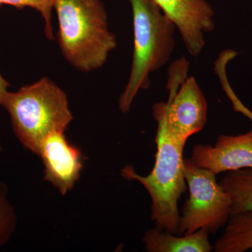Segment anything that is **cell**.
I'll list each match as a JSON object with an SVG mask.
<instances>
[{"mask_svg": "<svg viewBox=\"0 0 252 252\" xmlns=\"http://www.w3.org/2000/svg\"><path fill=\"white\" fill-rule=\"evenodd\" d=\"M59 20V44L68 63L89 72L105 64L117 45L100 0H54Z\"/></svg>", "mask_w": 252, "mask_h": 252, "instance_id": "cell-1", "label": "cell"}, {"mask_svg": "<svg viewBox=\"0 0 252 252\" xmlns=\"http://www.w3.org/2000/svg\"><path fill=\"white\" fill-rule=\"evenodd\" d=\"M134 47L130 77L119 100L123 113L129 112L139 91L149 89L150 74L165 66L175 48V24L154 0H130Z\"/></svg>", "mask_w": 252, "mask_h": 252, "instance_id": "cell-2", "label": "cell"}, {"mask_svg": "<svg viewBox=\"0 0 252 252\" xmlns=\"http://www.w3.org/2000/svg\"><path fill=\"white\" fill-rule=\"evenodd\" d=\"M2 106L9 113L15 135L36 155L48 135L64 132L73 119L67 94L47 77L8 92Z\"/></svg>", "mask_w": 252, "mask_h": 252, "instance_id": "cell-3", "label": "cell"}, {"mask_svg": "<svg viewBox=\"0 0 252 252\" xmlns=\"http://www.w3.org/2000/svg\"><path fill=\"white\" fill-rule=\"evenodd\" d=\"M157 152L149 175L142 176L127 165L122 170L124 178L137 180L148 191L152 200L151 218L158 229L178 235L180 215L178 201L185 191L183 152L186 144L171 138L157 127Z\"/></svg>", "mask_w": 252, "mask_h": 252, "instance_id": "cell-4", "label": "cell"}, {"mask_svg": "<svg viewBox=\"0 0 252 252\" xmlns=\"http://www.w3.org/2000/svg\"><path fill=\"white\" fill-rule=\"evenodd\" d=\"M189 63L182 59L170 67L167 102L154 104L157 127L180 143L204 128L207 121V102L195 78L187 77Z\"/></svg>", "mask_w": 252, "mask_h": 252, "instance_id": "cell-5", "label": "cell"}, {"mask_svg": "<svg viewBox=\"0 0 252 252\" xmlns=\"http://www.w3.org/2000/svg\"><path fill=\"white\" fill-rule=\"evenodd\" d=\"M189 198L182 209L178 235L200 229L216 233L225 226L232 214L229 195L217 182L216 174L198 166L191 158L184 159Z\"/></svg>", "mask_w": 252, "mask_h": 252, "instance_id": "cell-6", "label": "cell"}, {"mask_svg": "<svg viewBox=\"0 0 252 252\" xmlns=\"http://www.w3.org/2000/svg\"><path fill=\"white\" fill-rule=\"evenodd\" d=\"M175 24L189 54L196 57L205 45V35L215 29L213 8L207 0H154Z\"/></svg>", "mask_w": 252, "mask_h": 252, "instance_id": "cell-7", "label": "cell"}, {"mask_svg": "<svg viewBox=\"0 0 252 252\" xmlns=\"http://www.w3.org/2000/svg\"><path fill=\"white\" fill-rule=\"evenodd\" d=\"M37 155L44 165V180L64 195L74 187L82 169L80 151L71 145L63 132L50 134L42 141Z\"/></svg>", "mask_w": 252, "mask_h": 252, "instance_id": "cell-8", "label": "cell"}, {"mask_svg": "<svg viewBox=\"0 0 252 252\" xmlns=\"http://www.w3.org/2000/svg\"><path fill=\"white\" fill-rule=\"evenodd\" d=\"M190 158L216 175L252 168V130L238 135H220L214 146H195Z\"/></svg>", "mask_w": 252, "mask_h": 252, "instance_id": "cell-9", "label": "cell"}, {"mask_svg": "<svg viewBox=\"0 0 252 252\" xmlns=\"http://www.w3.org/2000/svg\"><path fill=\"white\" fill-rule=\"evenodd\" d=\"M210 232L200 229L190 235H176L155 228L146 232L142 242L149 252H210Z\"/></svg>", "mask_w": 252, "mask_h": 252, "instance_id": "cell-10", "label": "cell"}, {"mask_svg": "<svg viewBox=\"0 0 252 252\" xmlns=\"http://www.w3.org/2000/svg\"><path fill=\"white\" fill-rule=\"evenodd\" d=\"M213 250L215 252H245L252 250V212L232 214Z\"/></svg>", "mask_w": 252, "mask_h": 252, "instance_id": "cell-11", "label": "cell"}, {"mask_svg": "<svg viewBox=\"0 0 252 252\" xmlns=\"http://www.w3.org/2000/svg\"><path fill=\"white\" fill-rule=\"evenodd\" d=\"M220 184L229 195L232 214L252 212V168L227 172Z\"/></svg>", "mask_w": 252, "mask_h": 252, "instance_id": "cell-12", "label": "cell"}, {"mask_svg": "<svg viewBox=\"0 0 252 252\" xmlns=\"http://www.w3.org/2000/svg\"><path fill=\"white\" fill-rule=\"evenodd\" d=\"M2 5H10L17 8L31 7L39 11L45 22L44 31L46 36L50 40H54L52 11L54 0H0V6Z\"/></svg>", "mask_w": 252, "mask_h": 252, "instance_id": "cell-13", "label": "cell"}, {"mask_svg": "<svg viewBox=\"0 0 252 252\" xmlns=\"http://www.w3.org/2000/svg\"><path fill=\"white\" fill-rule=\"evenodd\" d=\"M16 225V216L6 199V187L0 182V248L7 243Z\"/></svg>", "mask_w": 252, "mask_h": 252, "instance_id": "cell-14", "label": "cell"}, {"mask_svg": "<svg viewBox=\"0 0 252 252\" xmlns=\"http://www.w3.org/2000/svg\"><path fill=\"white\" fill-rule=\"evenodd\" d=\"M226 65V62L220 61V62L217 63L216 67H215L217 75L220 77V83H221V85L223 86V90H224L225 94L229 98L230 102L233 104V109H234L235 112L241 113L242 114L248 117L252 122V111L248 109L238 98V96L235 94L234 91L230 85L229 81H228V78H227L226 72H225Z\"/></svg>", "mask_w": 252, "mask_h": 252, "instance_id": "cell-15", "label": "cell"}, {"mask_svg": "<svg viewBox=\"0 0 252 252\" xmlns=\"http://www.w3.org/2000/svg\"><path fill=\"white\" fill-rule=\"evenodd\" d=\"M10 84L0 74V105H2L5 96L8 93L7 89Z\"/></svg>", "mask_w": 252, "mask_h": 252, "instance_id": "cell-16", "label": "cell"}, {"mask_svg": "<svg viewBox=\"0 0 252 252\" xmlns=\"http://www.w3.org/2000/svg\"><path fill=\"white\" fill-rule=\"evenodd\" d=\"M1 145H0V152H1Z\"/></svg>", "mask_w": 252, "mask_h": 252, "instance_id": "cell-17", "label": "cell"}]
</instances>
